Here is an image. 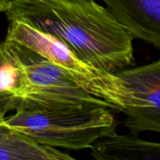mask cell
<instances>
[{
    "label": "cell",
    "mask_w": 160,
    "mask_h": 160,
    "mask_svg": "<svg viewBox=\"0 0 160 160\" xmlns=\"http://www.w3.org/2000/svg\"><path fill=\"white\" fill-rule=\"evenodd\" d=\"M134 38L160 51V0H102Z\"/></svg>",
    "instance_id": "6"
},
{
    "label": "cell",
    "mask_w": 160,
    "mask_h": 160,
    "mask_svg": "<svg viewBox=\"0 0 160 160\" xmlns=\"http://www.w3.org/2000/svg\"><path fill=\"white\" fill-rule=\"evenodd\" d=\"M28 88L24 65L15 47L0 42V122L20 108Z\"/></svg>",
    "instance_id": "7"
},
{
    "label": "cell",
    "mask_w": 160,
    "mask_h": 160,
    "mask_svg": "<svg viewBox=\"0 0 160 160\" xmlns=\"http://www.w3.org/2000/svg\"><path fill=\"white\" fill-rule=\"evenodd\" d=\"M90 149L92 157L99 160H160V142L143 140L131 133L103 138Z\"/></svg>",
    "instance_id": "8"
},
{
    "label": "cell",
    "mask_w": 160,
    "mask_h": 160,
    "mask_svg": "<svg viewBox=\"0 0 160 160\" xmlns=\"http://www.w3.org/2000/svg\"><path fill=\"white\" fill-rule=\"evenodd\" d=\"M9 20L5 40L48 59L91 95L106 102L114 112L127 107L126 87L115 73L98 68L80 57L60 39L21 20Z\"/></svg>",
    "instance_id": "3"
},
{
    "label": "cell",
    "mask_w": 160,
    "mask_h": 160,
    "mask_svg": "<svg viewBox=\"0 0 160 160\" xmlns=\"http://www.w3.org/2000/svg\"><path fill=\"white\" fill-rule=\"evenodd\" d=\"M6 13L60 39L102 70L116 73L134 65V37L95 0H19Z\"/></svg>",
    "instance_id": "1"
},
{
    "label": "cell",
    "mask_w": 160,
    "mask_h": 160,
    "mask_svg": "<svg viewBox=\"0 0 160 160\" xmlns=\"http://www.w3.org/2000/svg\"><path fill=\"white\" fill-rule=\"evenodd\" d=\"M11 44L23 61L28 80L27 94L17 110L83 109L99 106L111 109L106 102L86 92L48 59L24 47Z\"/></svg>",
    "instance_id": "4"
},
{
    "label": "cell",
    "mask_w": 160,
    "mask_h": 160,
    "mask_svg": "<svg viewBox=\"0 0 160 160\" xmlns=\"http://www.w3.org/2000/svg\"><path fill=\"white\" fill-rule=\"evenodd\" d=\"M61 149L37 143L24 134L0 125V160H73Z\"/></svg>",
    "instance_id": "9"
},
{
    "label": "cell",
    "mask_w": 160,
    "mask_h": 160,
    "mask_svg": "<svg viewBox=\"0 0 160 160\" xmlns=\"http://www.w3.org/2000/svg\"><path fill=\"white\" fill-rule=\"evenodd\" d=\"M19 0H0V12H6Z\"/></svg>",
    "instance_id": "10"
},
{
    "label": "cell",
    "mask_w": 160,
    "mask_h": 160,
    "mask_svg": "<svg viewBox=\"0 0 160 160\" xmlns=\"http://www.w3.org/2000/svg\"><path fill=\"white\" fill-rule=\"evenodd\" d=\"M0 125L37 143L58 149L84 150L117 133L114 111L107 106L83 109H19Z\"/></svg>",
    "instance_id": "2"
},
{
    "label": "cell",
    "mask_w": 160,
    "mask_h": 160,
    "mask_svg": "<svg viewBox=\"0 0 160 160\" xmlns=\"http://www.w3.org/2000/svg\"><path fill=\"white\" fill-rule=\"evenodd\" d=\"M128 92L123 113L130 133L160 134V58L149 64L116 72Z\"/></svg>",
    "instance_id": "5"
}]
</instances>
